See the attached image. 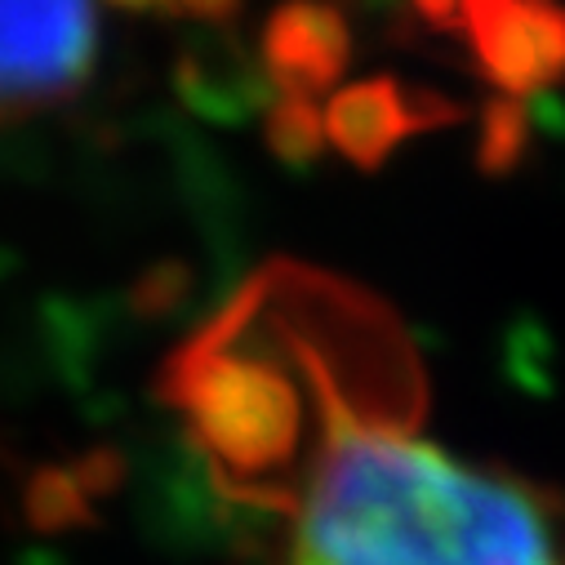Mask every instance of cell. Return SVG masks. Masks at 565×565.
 <instances>
[{
	"mask_svg": "<svg viewBox=\"0 0 565 565\" xmlns=\"http://www.w3.org/2000/svg\"><path fill=\"white\" fill-rule=\"evenodd\" d=\"M418 409L352 414L271 499L276 565H565V503L414 437Z\"/></svg>",
	"mask_w": 565,
	"mask_h": 565,
	"instance_id": "6da1fadb",
	"label": "cell"
},
{
	"mask_svg": "<svg viewBox=\"0 0 565 565\" xmlns=\"http://www.w3.org/2000/svg\"><path fill=\"white\" fill-rule=\"evenodd\" d=\"M98 54L89 6H0V125L72 98Z\"/></svg>",
	"mask_w": 565,
	"mask_h": 565,
	"instance_id": "7a4b0ae2",
	"label": "cell"
},
{
	"mask_svg": "<svg viewBox=\"0 0 565 565\" xmlns=\"http://www.w3.org/2000/svg\"><path fill=\"white\" fill-rule=\"evenodd\" d=\"M441 19L463 28L477 67L512 94H530L565 72V10L463 6V10H446Z\"/></svg>",
	"mask_w": 565,
	"mask_h": 565,
	"instance_id": "3957f363",
	"label": "cell"
},
{
	"mask_svg": "<svg viewBox=\"0 0 565 565\" xmlns=\"http://www.w3.org/2000/svg\"><path fill=\"white\" fill-rule=\"evenodd\" d=\"M271 72L295 94L326 85L348 58V32L330 10H286L267 32Z\"/></svg>",
	"mask_w": 565,
	"mask_h": 565,
	"instance_id": "277c9868",
	"label": "cell"
},
{
	"mask_svg": "<svg viewBox=\"0 0 565 565\" xmlns=\"http://www.w3.org/2000/svg\"><path fill=\"white\" fill-rule=\"evenodd\" d=\"M418 125H423V116L392 81H365V85L348 89L326 116L330 138L361 166H374L401 134H409Z\"/></svg>",
	"mask_w": 565,
	"mask_h": 565,
	"instance_id": "5b68a950",
	"label": "cell"
}]
</instances>
